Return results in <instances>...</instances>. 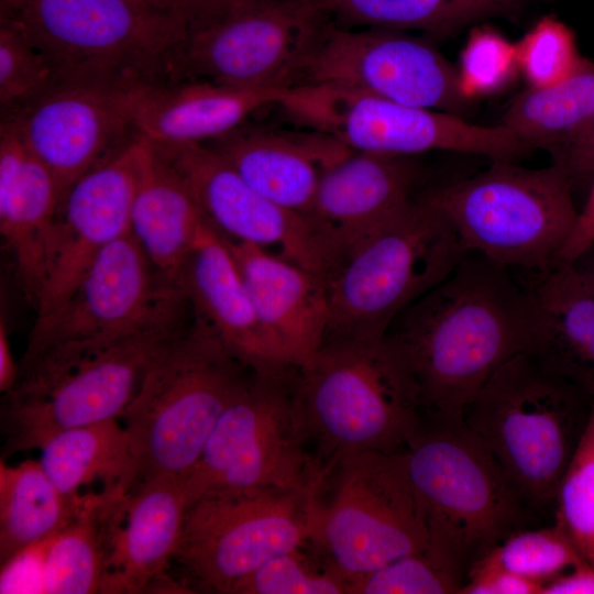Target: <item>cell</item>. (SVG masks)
Wrapping results in <instances>:
<instances>
[{"label": "cell", "mask_w": 594, "mask_h": 594, "mask_svg": "<svg viewBox=\"0 0 594 594\" xmlns=\"http://www.w3.org/2000/svg\"><path fill=\"white\" fill-rule=\"evenodd\" d=\"M512 270L464 253L436 287L403 310L384 341L407 370L424 418L464 421L490 377L531 348L535 309Z\"/></svg>", "instance_id": "obj_1"}, {"label": "cell", "mask_w": 594, "mask_h": 594, "mask_svg": "<svg viewBox=\"0 0 594 594\" xmlns=\"http://www.w3.org/2000/svg\"><path fill=\"white\" fill-rule=\"evenodd\" d=\"M403 454L427 549L465 582L482 558L538 513L464 421L422 417Z\"/></svg>", "instance_id": "obj_2"}, {"label": "cell", "mask_w": 594, "mask_h": 594, "mask_svg": "<svg viewBox=\"0 0 594 594\" xmlns=\"http://www.w3.org/2000/svg\"><path fill=\"white\" fill-rule=\"evenodd\" d=\"M193 318L183 285L162 273L128 232L101 251L64 301L36 316L19 376L123 341L174 337Z\"/></svg>", "instance_id": "obj_3"}, {"label": "cell", "mask_w": 594, "mask_h": 594, "mask_svg": "<svg viewBox=\"0 0 594 594\" xmlns=\"http://www.w3.org/2000/svg\"><path fill=\"white\" fill-rule=\"evenodd\" d=\"M254 371L194 312L157 353L121 415L135 461L134 484L156 476L185 479Z\"/></svg>", "instance_id": "obj_4"}, {"label": "cell", "mask_w": 594, "mask_h": 594, "mask_svg": "<svg viewBox=\"0 0 594 594\" xmlns=\"http://www.w3.org/2000/svg\"><path fill=\"white\" fill-rule=\"evenodd\" d=\"M593 407L581 388L522 352L490 377L463 419L539 513L554 505Z\"/></svg>", "instance_id": "obj_5"}, {"label": "cell", "mask_w": 594, "mask_h": 594, "mask_svg": "<svg viewBox=\"0 0 594 594\" xmlns=\"http://www.w3.org/2000/svg\"><path fill=\"white\" fill-rule=\"evenodd\" d=\"M297 392L323 473L345 457L402 450L422 418L415 385L384 339L321 345L298 366Z\"/></svg>", "instance_id": "obj_6"}, {"label": "cell", "mask_w": 594, "mask_h": 594, "mask_svg": "<svg viewBox=\"0 0 594 594\" xmlns=\"http://www.w3.org/2000/svg\"><path fill=\"white\" fill-rule=\"evenodd\" d=\"M0 21L20 30L61 82H156L185 19L147 0H0Z\"/></svg>", "instance_id": "obj_7"}, {"label": "cell", "mask_w": 594, "mask_h": 594, "mask_svg": "<svg viewBox=\"0 0 594 594\" xmlns=\"http://www.w3.org/2000/svg\"><path fill=\"white\" fill-rule=\"evenodd\" d=\"M463 254L450 222L420 193L327 278L321 345L381 342L396 317L440 284Z\"/></svg>", "instance_id": "obj_8"}, {"label": "cell", "mask_w": 594, "mask_h": 594, "mask_svg": "<svg viewBox=\"0 0 594 594\" xmlns=\"http://www.w3.org/2000/svg\"><path fill=\"white\" fill-rule=\"evenodd\" d=\"M331 25L309 0H229L187 22L162 81L288 90L305 84Z\"/></svg>", "instance_id": "obj_9"}, {"label": "cell", "mask_w": 594, "mask_h": 594, "mask_svg": "<svg viewBox=\"0 0 594 594\" xmlns=\"http://www.w3.org/2000/svg\"><path fill=\"white\" fill-rule=\"evenodd\" d=\"M571 187L554 163L527 168L493 161L481 173L424 195L450 222L463 253L536 274L557 262L576 224Z\"/></svg>", "instance_id": "obj_10"}, {"label": "cell", "mask_w": 594, "mask_h": 594, "mask_svg": "<svg viewBox=\"0 0 594 594\" xmlns=\"http://www.w3.org/2000/svg\"><path fill=\"white\" fill-rule=\"evenodd\" d=\"M297 372L293 365L253 372L184 479L189 505L210 493L319 486L326 474L309 446Z\"/></svg>", "instance_id": "obj_11"}, {"label": "cell", "mask_w": 594, "mask_h": 594, "mask_svg": "<svg viewBox=\"0 0 594 594\" xmlns=\"http://www.w3.org/2000/svg\"><path fill=\"white\" fill-rule=\"evenodd\" d=\"M308 544L350 583L428 546L403 449L339 460L310 504Z\"/></svg>", "instance_id": "obj_12"}, {"label": "cell", "mask_w": 594, "mask_h": 594, "mask_svg": "<svg viewBox=\"0 0 594 594\" xmlns=\"http://www.w3.org/2000/svg\"><path fill=\"white\" fill-rule=\"evenodd\" d=\"M316 490L257 487L196 499L173 558L185 592L229 594L270 559L308 543Z\"/></svg>", "instance_id": "obj_13"}, {"label": "cell", "mask_w": 594, "mask_h": 594, "mask_svg": "<svg viewBox=\"0 0 594 594\" xmlns=\"http://www.w3.org/2000/svg\"><path fill=\"white\" fill-rule=\"evenodd\" d=\"M302 127L326 132L355 152L414 156L455 151L517 162L527 148L505 125L469 122L455 113L392 101L356 89L305 84L278 105Z\"/></svg>", "instance_id": "obj_14"}, {"label": "cell", "mask_w": 594, "mask_h": 594, "mask_svg": "<svg viewBox=\"0 0 594 594\" xmlns=\"http://www.w3.org/2000/svg\"><path fill=\"white\" fill-rule=\"evenodd\" d=\"M174 337L123 341L58 369L19 377L2 403L7 454L40 450L59 432L121 417L153 360Z\"/></svg>", "instance_id": "obj_15"}, {"label": "cell", "mask_w": 594, "mask_h": 594, "mask_svg": "<svg viewBox=\"0 0 594 594\" xmlns=\"http://www.w3.org/2000/svg\"><path fill=\"white\" fill-rule=\"evenodd\" d=\"M134 86L61 82L1 122L46 166L63 197L80 177L141 138L129 103Z\"/></svg>", "instance_id": "obj_16"}, {"label": "cell", "mask_w": 594, "mask_h": 594, "mask_svg": "<svg viewBox=\"0 0 594 594\" xmlns=\"http://www.w3.org/2000/svg\"><path fill=\"white\" fill-rule=\"evenodd\" d=\"M305 84L343 86L451 113L469 100L461 91L458 68L436 47L405 31L388 29L332 24Z\"/></svg>", "instance_id": "obj_17"}, {"label": "cell", "mask_w": 594, "mask_h": 594, "mask_svg": "<svg viewBox=\"0 0 594 594\" xmlns=\"http://www.w3.org/2000/svg\"><path fill=\"white\" fill-rule=\"evenodd\" d=\"M151 144L183 177L217 233L260 246L326 280L324 260L304 216L264 197L207 144Z\"/></svg>", "instance_id": "obj_18"}, {"label": "cell", "mask_w": 594, "mask_h": 594, "mask_svg": "<svg viewBox=\"0 0 594 594\" xmlns=\"http://www.w3.org/2000/svg\"><path fill=\"white\" fill-rule=\"evenodd\" d=\"M142 138L75 182L62 197L48 237L46 277L36 316L57 307L97 256L130 232Z\"/></svg>", "instance_id": "obj_19"}, {"label": "cell", "mask_w": 594, "mask_h": 594, "mask_svg": "<svg viewBox=\"0 0 594 594\" xmlns=\"http://www.w3.org/2000/svg\"><path fill=\"white\" fill-rule=\"evenodd\" d=\"M413 156L353 151L322 177L305 219L327 278L419 194Z\"/></svg>", "instance_id": "obj_20"}, {"label": "cell", "mask_w": 594, "mask_h": 594, "mask_svg": "<svg viewBox=\"0 0 594 594\" xmlns=\"http://www.w3.org/2000/svg\"><path fill=\"white\" fill-rule=\"evenodd\" d=\"M221 238L276 358L287 365H302L320 349L327 329L324 278L260 246Z\"/></svg>", "instance_id": "obj_21"}, {"label": "cell", "mask_w": 594, "mask_h": 594, "mask_svg": "<svg viewBox=\"0 0 594 594\" xmlns=\"http://www.w3.org/2000/svg\"><path fill=\"white\" fill-rule=\"evenodd\" d=\"M204 144L220 154L264 197L304 217L326 173L353 152L316 129H279L246 122Z\"/></svg>", "instance_id": "obj_22"}, {"label": "cell", "mask_w": 594, "mask_h": 594, "mask_svg": "<svg viewBox=\"0 0 594 594\" xmlns=\"http://www.w3.org/2000/svg\"><path fill=\"white\" fill-rule=\"evenodd\" d=\"M287 90L251 89L204 79L136 85L129 92L139 135L153 144H204L256 111L278 106Z\"/></svg>", "instance_id": "obj_23"}, {"label": "cell", "mask_w": 594, "mask_h": 594, "mask_svg": "<svg viewBox=\"0 0 594 594\" xmlns=\"http://www.w3.org/2000/svg\"><path fill=\"white\" fill-rule=\"evenodd\" d=\"M58 185L15 131L0 123V233L24 297L36 309L46 277Z\"/></svg>", "instance_id": "obj_24"}, {"label": "cell", "mask_w": 594, "mask_h": 594, "mask_svg": "<svg viewBox=\"0 0 594 594\" xmlns=\"http://www.w3.org/2000/svg\"><path fill=\"white\" fill-rule=\"evenodd\" d=\"M188 506L184 477L156 476L134 484L100 593H145L166 581Z\"/></svg>", "instance_id": "obj_25"}, {"label": "cell", "mask_w": 594, "mask_h": 594, "mask_svg": "<svg viewBox=\"0 0 594 594\" xmlns=\"http://www.w3.org/2000/svg\"><path fill=\"white\" fill-rule=\"evenodd\" d=\"M180 284L194 312L253 370L287 365L276 358L260 326L229 248L207 222L185 263Z\"/></svg>", "instance_id": "obj_26"}, {"label": "cell", "mask_w": 594, "mask_h": 594, "mask_svg": "<svg viewBox=\"0 0 594 594\" xmlns=\"http://www.w3.org/2000/svg\"><path fill=\"white\" fill-rule=\"evenodd\" d=\"M535 279L528 287L535 309L528 352L594 400V287L562 262Z\"/></svg>", "instance_id": "obj_27"}, {"label": "cell", "mask_w": 594, "mask_h": 594, "mask_svg": "<svg viewBox=\"0 0 594 594\" xmlns=\"http://www.w3.org/2000/svg\"><path fill=\"white\" fill-rule=\"evenodd\" d=\"M206 220L183 177L142 138L130 232L152 263L180 283Z\"/></svg>", "instance_id": "obj_28"}, {"label": "cell", "mask_w": 594, "mask_h": 594, "mask_svg": "<svg viewBox=\"0 0 594 594\" xmlns=\"http://www.w3.org/2000/svg\"><path fill=\"white\" fill-rule=\"evenodd\" d=\"M128 495L122 487L81 494L70 520L47 539L44 593H100Z\"/></svg>", "instance_id": "obj_29"}, {"label": "cell", "mask_w": 594, "mask_h": 594, "mask_svg": "<svg viewBox=\"0 0 594 594\" xmlns=\"http://www.w3.org/2000/svg\"><path fill=\"white\" fill-rule=\"evenodd\" d=\"M40 464L67 497L101 482L103 488L128 491L135 480V461L129 436L118 418L65 430L41 449Z\"/></svg>", "instance_id": "obj_30"}, {"label": "cell", "mask_w": 594, "mask_h": 594, "mask_svg": "<svg viewBox=\"0 0 594 594\" xmlns=\"http://www.w3.org/2000/svg\"><path fill=\"white\" fill-rule=\"evenodd\" d=\"M342 29L419 30L449 36L471 24L512 18L525 0H309Z\"/></svg>", "instance_id": "obj_31"}, {"label": "cell", "mask_w": 594, "mask_h": 594, "mask_svg": "<svg viewBox=\"0 0 594 594\" xmlns=\"http://www.w3.org/2000/svg\"><path fill=\"white\" fill-rule=\"evenodd\" d=\"M81 494L67 497L46 475L38 460L15 465L0 462V562L41 542L76 513Z\"/></svg>", "instance_id": "obj_32"}, {"label": "cell", "mask_w": 594, "mask_h": 594, "mask_svg": "<svg viewBox=\"0 0 594 594\" xmlns=\"http://www.w3.org/2000/svg\"><path fill=\"white\" fill-rule=\"evenodd\" d=\"M594 113V63L585 59L556 84L530 87L512 101L502 124L530 151L551 154L569 141Z\"/></svg>", "instance_id": "obj_33"}, {"label": "cell", "mask_w": 594, "mask_h": 594, "mask_svg": "<svg viewBox=\"0 0 594 594\" xmlns=\"http://www.w3.org/2000/svg\"><path fill=\"white\" fill-rule=\"evenodd\" d=\"M479 562L502 568L543 587L586 561L554 521L540 529L525 528L512 534Z\"/></svg>", "instance_id": "obj_34"}, {"label": "cell", "mask_w": 594, "mask_h": 594, "mask_svg": "<svg viewBox=\"0 0 594 594\" xmlns=\"http://www.w3.org/2000/svg\"><path fill=\"white\" fill-rule=\"evenodd\" d=\"M229 594H349V582L306 543L270 559Z\"/></svg>", "instance_id": "obj_35"}, {"label": "cell", "mask_w": 594, "mask_h": 594, "mask_svg": "<svg viewBox=\"0 0 594 594\" xmlns=\"http://www.w3.org/2000/svg\"><path fill=\"white\" fill-rule=\"evenodd\" d=\"M554 521L585 561L594 564V407L558 484Z\"/></svg>", "instance_id": "obj_36"}, {"label": "cell", "mask_w": 594, "mask_h": 594, "mask_svg": "<svg viewBox=\"0 0 594 594\" xmlns=\"http://www.w3.org/2000/svg\"><path fill=\"white\" fill-rule=\"evenodd\" d=\"M61 80L44 54L16 28L0 21V112L10 114Z\"/></svg>", "instance_id": "obj_37"}, {"label": "cell", "mask_w": 594, "mask_h": 594, "mask_svg": "<svg viewBox=\"0 0 594 594\" xmlns=\"http://www.w3.org/2000/svg\"><path fill=\"white\" fill-rule=\"evenodd\" d=\"M465 580L427 548L350 583L349 594H459Z\"/></svg>", "instance_id": "obj_38"}, {"label": "cell", "mask_w": 594, "mask_h": 594, "mask_svg": "<svg viewBox=\"0 0 594 594\" xmlns=\"http://www.w3.org/2000/svg\"><path fill=\"white\" fill-rule=\"evenodd\" d=\"M516 46L518 67L530 87L561 81L586 59L580 55L572 31L551 16L540 19Z\"/></svg>", "instance_id": "obj_39"}, {"label": "cell", "mask_w": 594, "mask_h": 594, "mask_svg": "<svg viewBox=\"0 0 594 594\" xmlns=\"http://www.w3.org/2000/svg\"><path fill=\"white\" fill-rule=\"evenodd\" d=\"M518 67L517 46L487 26L472 30L461 54L459 84L466 99L498 90Z\"/></svg>", "instance_id": "obj_40"}, {"label": "cell", "mask_w": 594, "mask_h": 594, "mask_svg": "<svg viewBox=\"0 0 594 594\" xmlns=\"http://www.w3.org/2000/svg\"><path fill=\"white\" fill-rule=\"evenodd\" d=\"M47 539L22 550L1 564L0 593H44V556Z\"/></svg>", "instance_id": "obj_41"}, {"label": "cell", "mask_w": 594, "mask_h": 594, "mask_svg": "<svg viewBox=\"0 0 594 594\" xmlns=\"http://www.w3.org/2000/svg\"><path fill=\"white\" fill-rule=\"evenodd\" d=\"M542 586L502 568L479 562L459 594H540Z\"/></svg>", "instance_id": "obj_42"}, {"label": "cell", "mask_w": 594, "mask_h": 594, "mask_svg": "<svg viewBox=\"0 0 594 594\" xmlns=\"http://www.w3.org/2000/svg\"><path fill=\"white\" fill-rule=\"evenodd\" d=\"M572 184L580 178L594 176V113L586 123L560 148L551 154Z\"/></svg>", "instance_id": "obj_43"}, {"label": "cell", "mask_w": 594, "mask_h": 594, "mask_svg": "<svg viewBox=\"0 0 594 594\" xmlns=\"http://www.w3.org/2000/svg\"><path fill=\"white\" fill-rule=\"evenodd\" d=\"M594 243V176L588 196L579 211L576 224L561 249L558 261L562 263H571L580 256L588 246ZM557 261V262H558Z\"/></svg>", "instance_id": "obj_44"}, {"label": "cell", "mask_w": 594, "mask_h": 594, "mask_svg": "<svg viewBox=\"0 0 594 594\" xmlns=\"http://www.w3.org/2000/svg\"><path fill=\"white\" fill-rule=\"evenodd\" d=\"M540 594H594V564L585 562L558 576Z\"/></svg>", "instance_id": "obj_45"}, {"label": "cell", "mask_w": 594, "mask_h": 594, "mask_svg": "<svg viewBox=\"0 0 594 594\" xmlns=\"http://www.w3.org/2000/svg\"><path fill=\"white\" fill-rule=\"evenodd\" d=\"M19 376V365L13 359L3 315L0 320V392L8 393Z\"/></svg>", "instance_id": "obj_46"}, {"label": "cell", "mask_w": 594, "mask_h": 594, "mask_svg": "<svg viewBox=\"0 0 594 594\" xmlns=\"http://www.w3.org/2000/svg\"><path fill=\"white\" fill-rule=\"evenodd\" d=\"M229 0H169L174 9L187 22L197 19Z\"/></svg>", "instance_id": "obj_47"}, {"label": "cell", "mask_w": 594, "mask_h": 594, "mask_svg": "<svg viewBox=\"0 0 594 594\" xmlns=\"http://www.w3.org/2000/svg\"><path fill=\"white\" fill-rule=\"evenodd\" d=\"M569 264L594 287V243Z\"/></svg>", "instance_id": "obj_48"}, {"label": "cell", "mask_w": 594, "mask_h": 594, "mask_svg": "<svg viewBox=\"0 0 594 594\" xmlns=\"http://www.w3.org/2000/svg\"><path fill=\"white\" fill-rule=\"evenodd\" d=\"M152 3H155V4H158V6H162V7H166V8H173L174 7L172 6V3L169 2V0H147ZM175 10V9H174ZM176 11V10H175ZM177 12V11H176Z\"/></svg>", "instance_id": "obj_49"}]
</instances>
